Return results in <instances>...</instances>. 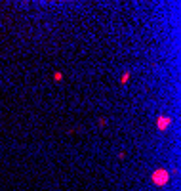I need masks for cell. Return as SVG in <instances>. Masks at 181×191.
Masks as SVG:
<instances>
[{
	"label": "cell",
	"mask_w": 181,
	"mask_h": 191,
	"mask_svg": "<svg viewBox=\"0 0 181 191\" xmlns=\"http://www.w3.org/2000/svg\"><path fill=\"white\" fill-rule=\"evenodd\" d=\"M151 180H153V183H156V186H166V183L170 182V172L164 170V168H158V170L153 172Z\"/></svg>",
	"instance_id": "1"
},
{
	"label": "cell",
	"mask_w": 181,
	"mask_h": 191,
	"mask_svg": "<svg viewBox=\"0 0 181 191\" xmlns=\"http://www.w3.org/2000/svg\"><path fill=\"white\" fill-rule=\"evenodd\" d=\"M170 124H172V118H170V117H158V118H156V128L160 130V132L168 130Z\"/></svg>",
	"instance_id": "2"
},
{
	"label": "cell",
	"mask_w": 181,
	"mask_h": 191,
	"mask_svg": "<svg viewBox=\"0 0 181 191\" xmlns=\"http://www.w3.org/2000/svg\"><path fill=\"white\" fill-rule=\"evenodd\" d=\"M128 80H130V71H126V73L120 76V84H122V86H126V84H128Z\"/></svg>",
	"instance_id": "3"
},
{
	"label": "cell",
	"mask_w": 181,
	"mask_h": 191,
	"mask_svg": "<svg viewBox=\"0 0 181 191\" xmlns=\"http://www.w3.org/2000/svg\"><path fill=\"white\" fill-rule=\"evenodd\" d=\"M61 79H63L61 73H54V80H61Z\"/></svg>",
	"instance_id": "4"
}]
</instances>
